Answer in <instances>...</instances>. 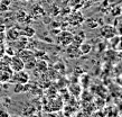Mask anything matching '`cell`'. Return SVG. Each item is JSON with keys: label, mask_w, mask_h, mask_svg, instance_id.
<instances>
[{"label": "cell", "mask_w": 122, "mask_h": 117, "mask_svg": "<svg viewBox=\"0 0 122 117\" xmlns=\"http://www.w3.org/2000/svg\"><path fill=\"white\" fill-rule=\"evenodd\" d=\"M100 35L103 38L109 41V39L113 38L114 36H117L118 32H117V28H115L114 25H110V24L107 25V24H105V25L100 27Z\"/></svg>", "instance_id": "1"}, {"label": "cell", "mask_w": 122, "mask_h": 117, "mask_svg": "<svg viewBox=\"0 0 122 117\" xmlns=\"http://www.w3.org/2000/svg\"><path fill=\"white\" fill-rule=\"evenodd\" d=\"M73 38H74V34H72L68 30H64V32H61L58 34L56 41L61 46L66 47V46H68L70 44L73 43Z\"/></svg>", "instance_id": "2"}, {"label": "cell", "mask_w": 122, "mask_h": 117, "mask_svg": "<svg viewBox=\"0 0 122 117\" xmlns=\"http://www.w3.org/2000/svg\"><path fill=\"white\" fill-rule=\"evenodd\" d=\"M28 81H29V74H28V72H26L25 70L17 71V72H12L10 82L26 84V83H28Z\"/></svg>", "instance_id": "3"}, {"label": "cell", "mask_w": 122, "mask_h": 117, "mask_svg": "<svg viewBox=\"0 0 122 117\" xmlns=\"http://www.w3.org/2000/svg\"><path fill=\"white\" fill-rule=\"evenodd\" d=\"M9 67H10V70L12 72H17V71H21V70H25V64H24V61L20 59V57L15 54L10 56V63H9Z\"/></svg>", "instance_id": "4"}, {"label": "cell", "mask_w": 122, "mask_h": 117, "mask_svg": "<svg viewBox=\"0 0 122 117\" xmlns=\"http://www.w3.org/2000/svg\"><path fill=\"white\" fill-rule=\"evenodd\" d=\"M66 54L70 59H78V57L82 56L81 50H80V46L75 45V44H70L68 46H66Z\"/></svg>", "instance_id": "5"}, {"label": "cell", "mask_w": 122, "mask_h": 117, "mask_svg": "<svg viewBox=\"0 0 122 117\" xmlns=\"http://www.w3.org/2000/svg\"><path fill=\"white\" fill-rule=\"evenodd\" d=\"M17 55H18V56L24 61V64H25V62H27V61L33 60V59H36L35 55H34V51L28 50V49H26V47H25V49H22V50H20V51L17 53Z\"/></svg>", "instance_id": "6"}, {"label": "cell", "mask_w": 122, "mask_h": 117, "mask_svg": "<svg viewBox=\"0 0 122 117\" xmlns=\"http://www.w3.org/2000/svg\"><path fill=\"white\" fill-rule=\"evenodd\" d=\"M112 49L118 52H122V35H117L113 38L109 39Z\"/></svg>", "instance_id": "7"}, {"label": "cell", "mask_w": 122, "mask_h": 117, "mask_svg": "<svg viewBox=\"0 0 122 117\" xmlns=\"http://www.w3.org/2000/svg\"><path fill=\"white\" fill-rule=\"evenodd\" d=\"M20 36H21L20 35V29H18V28H10V29H8L6 32V38L10 42L18 39Z\"/></svg>", "instance_id": "8"}, {"label": "cell", "mask_w": 122, "mask_h": 117, "mask_svg": "<svg viewBox=\"0 0 122 117\" xmlns=\"http://www.w3.org/2000/svg\"><path fill=\"white\" fill-rule=\"evenodd\" d=\"M20 35L21 36H25L27 38H30V37H34L36 35V30L34 29L31 26H26L20 29Z\"/></svg>", "instance_id": "9"}, {"label": "cell", "mask_w": 122, "mask_h": 117, "mask_svg": "<svg viewBox=\"0 0 122 117\" xmlns=\"http://www.w3.org/2000/svg\"><path fill=\"white\" fill-rule=\"evenodd\" d=\"M86 41V36H85L84 32H78L76 34H74V38H73V44L80 46L82 43H84Z\"/></svg>", "instance_id": "10"}, {"label": "cell", "mask_w": 122, "mask_h": 117, "mask_svg": "<svg viewBox=\"0 0 122 117\" xmlns=\"http://www.w3.org/2000/svg\"><path fill=\"white\" fill-rule=\"evenodd\" d=\"M12 71L11 70H0V82H10Z\"/></svg>", "instance_id": "11"}, {"label": "cell", "mask_w": 122, "mask_h": 117, "mask_svg": "<svg viewBox=\"0 0 122 117\" xmlns=\"http://www.w3.org/2000/svg\"><path fill=\"white\" fill-rule=\"evenodd\" d=\"M80 50H81L82 55H85V54H89V53L91 52V50H92V46L90 45L89 43L84 42V43H82L81 45H80Z\"/></svg>", "instance_id": "12"}, {"label": "cell", "mask_w": 122, "mask_h": 117, "mask_svg": "<svg viewBox=\"0 0 122 117\" xmlns=\"http://www.w3.org/2000/svg\"><path fill=\"white\" fill-rule=\"evenodd\" d=\"M39 72H46L47 70V63L45 62V60H37V63H36V68Z\"/></svg>", "instance_id": "13"}, {"label": "cell", "mask_w": 122, "mask_h": 117, "mask_svg": "<svg viewBox=\"0 0 122 117\" xmlns=\"http://www.w3.org/2000/svg\"><path fill=\"white\" fill-rule=\"evenodd\" d=\"M36 63H37V60H36V59L27 61V62H25V69H27V70H35Z\"/></svg>", "instance_id": "14"}, {"label": "cell", "mask_w": 122, "mask_h": 117, "mask_svg": "<svg viewBox=\"0 0 122 117\" xmlns=\"http://www.w3.org/2000/svg\"><path fill=\"white\" fill-rule=\"evenodd\" d=\"M47 53L44 52V51H36V52H34V55L36 57V60H45L47 55H46Z\"/></svg>", "instance_id": "15"}, {"label": "cell", "mask_w": 122, "mask_h": 117, "mask_svg": "<svg viewBox=\"0 0 122 117\" xmlns=\"http://www.w3.org/2000/svg\"><path fill=\"white\" fill-rule=\"evenodd\" d=\"M14 91H15L16 94L24 92V91H26V87H25V84H21V83H16L15 88H14Z\"/></svg>", "instance_id": "16"}, {"label": "cell", "mask_w": 122, "mask_h": 117, "mask_svg": "<svg viewBox=\"0 0 122 117\" xmlns=\"http://www.w3.org/2000/svg\"><path fill=\"white\" fill-rule=\"evenodd\" d=\"M86 24H87L89 26H91L90 28H96V27H99L97 20L94 18H91V19H89V20H86Z\"/></svg>", "instance_id": "17"}, {"label": "cell", "mask_w": 122, "mask_h": 117, "mask_svg": "<svg viewBox=\"0 0 122 117\" xmlns=\"http://www.w3.org/2000/svg\"><path fill=\"white\" fill-rule=\"evenodd\" d=\"M0 117H10V115L6 113L5 110H0Z\"/></svg>", "instance_id": "18"}]
</instances>
